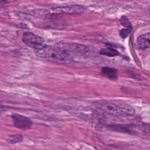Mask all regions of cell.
I'll use <instances>...</instances> for the list:
<instances>
[{"label": "cell", "instance_id": "obj_1", "mask_svg": "<svg viewBox=\"0 0 150 150\" xmlns=\"http://www.w3.org/2000/svg\"><path fill=\"white\" fill-rule=\"evenodd\" d=\"M36 54L39 57L58 64H70L75 61L63 42L52 46H45L36 50Z\"/></svg>", "mask_w": 150, "mask_h": 150}, {"label": "cell", "instance_id": "obj_2", "mask_svg": "<svg viewBox=\"0 0 150 150\" xmlns=\"http://www.w3.org/2000/svg\"><path fill=\"white\" fill-rule=\"evenodd\" d=\"M103 112L113 116H127L134 114L135 110L131 105L120 101H105L99 107Z\"/></svg>", "mask_w": 150, "mask_h": 150}, {"label": "cell", "instance_id": "obj_3", "mask_svg": "<svg viewBox=\"0 0 150 150\" xmlns=\"http://www.w3.org/2000/svg\"><path fill=\"white\" fill-rule=\"evenodd\" d=\"M110 128L117 131L129 134H136L138 130L146 134L150 132V124H142L141 125L118 124L110 125Z\"/></svg>", "mask_w": 150, "mask_h": 150}, {"label": "cell", "instance_id": "obj_4", "mask_svg": "<svg viewBox=\"0 0 150 150\" xmlns=\"http://www.w3.org/2000/svg\"><path fill=\"white\" fill-rule=\"evenodd\" d=\"M22 41L25 45L35 49L36 50H39L46 46L45 40L42 37L29 32H25L23 34Z\"/></svg>", "mask_w": 150, "mask_h": 150}, {"label": "cell", "instance_id": "obj_5", "mask_svg": "<svg viewBox=\"0 0 150 150\" xmlns=\"http://www.w3.org/2000/svg\"><path fill=\"white\" fill-rule=\"evenodd\" d=\"M85 8L81 5H73L55 7L51 9V11L55 13H63L68 15H80L85 11Z\"/></svg>", "mask_w": 150, "mask_h": 150}, {"label": "cell", "instance_id": "obj_6", "mask_svg": "<svg viewBox=\"0 0 150 150\" xmlns=\"http://www.w3.org/2000/svg\"><path fill=\"white\" fill-rule=\"evenodd\" d=\"M13 125L15 127L22 129H28L31 128L32 125V122L31 120L23 115L13 114L11 116Z\"/></svg>", "mask_w": 150, "mask_h": 150}, {"label": "cell", "instance_id": "obj_7", "mask_svg": "<svg viewBox=\"0 0 150 150\" xmlns=\"http://www.w3.org/2000/svg\"><path fill=\"white\" fill-rule=\"evenodd\" d=\"M137 47L139 49L144 50L150 48V32L139 36L137 39Z\"/></svg>", "mask_w": 150, "mask_h": 150}, {"label": "cell", "instance_id": "obj_8", "mask_svg": "<svg viewBox=\"0 0 150 150\" xmlns=\"http://www.w3.org/2000/svg\"><path fill=\"white\" fill-rule=\"evenodd\" d=\"M102 74L111 79H115L117 77V71L116 69L111 67H104L101 70Z\"/></svg>", "mask_w": 150, "mask_h": 150}, {"label": "cell", "instance_id": "obj_9", "mask_svg": "<svg viewBox=\"0 0 150 150\" xmlns=\"http://www.w3.org/2000/svg\"><path fill=\"white\" fill-rule=\"evenodd\" d=\"M100 53L108 57H114L120 54V53L117 50L111 47L101 49L100 50Z\"/></svg>", "mask_w": 150, "mask_h": 150}, {"label": "cell", "instance_id": "obj_10", "mask_svg": "<svg viewBox=\"0 0 150 150\" xmlns=\"http://www.w3.org/2000/svg\"><path fill=\"white\" fill-rule=\"evenodd\" d=\"M23 140L22 136L21 135H11L9 136V139H8V142L11 144H16L18 142H22Z\"/></svg>", "mask_w": 150, "mask_h": 150}, {"label": "cell", "instance_id": "obj_11", "mask_svg": "<svg viewBox=\"0 0 150 150\" xmlns=\"http://www.w3.org/2000/svg\"><path fill=\"white\" fill-rule=\"evenodd\" d=\"M131 30V28H124L120 30V35L121 38H125L126 37L128 36V35L130 33Z\"/></svg>", "mask_w": 150, "mask_h": 150}, {"label": "cell", "instance_id": "obj_12", "mask_svg": "<svg viewBox=\"0 0 150 150\" xmlns=\"http://www.w3.org/2000/svg\"><path fill=\"white\" fill-rule=\"evenodd\" d=\"M121 22L122 25L127 28H132L131 23L128 21V18H127L125 16L122 17V18L121 19Z\"/></svg>", "mask_w": 150, "mask_h": 150}, {"label": "cell", "instance_id": "obj_13", "mask_svg": "<svg viewBox=\"0 0 150 150\" xmlns=\"http://www.w3.org/2000/svg\"><path fill=\"white\" fill-rule=\"evenodd\" d=\"M112 150H129V149H120V148H114Z\"/></svg>", "mask_w": 150, "mask_h": 150}, {"label": "cell", "instance_id": "obj_14", "mask_svg": "<svg viewBox=\"0 0 150 150\" xmlns=\"http://www.w3.org/2000/svg\"><path fill=\"white\" fill-rule=\"evenodd\" d=\"M6 2L5 1H0V4L2 3V4H5Z\"/></svg>", "mask_w": 150, "mask_h": 150}]
</instances>
